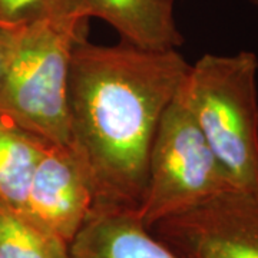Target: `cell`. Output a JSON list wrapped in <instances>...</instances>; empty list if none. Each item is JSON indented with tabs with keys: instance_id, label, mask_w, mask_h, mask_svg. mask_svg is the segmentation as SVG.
Segmentation results:
<instances>
[{
	"instance_id": "cell-1",
	"label": "cell",
	"mask_w": 258,
	"mask_h": 258,
	"mask_svg": "<svg viewBox=\"0 0 258 258\" xmlns=\"http://www.w3.org/2000/svg\"><path fill=\"white\" fill-rule=\"evenodd\" d=\"M189 69L174 50L75 45L68 74L69 142L92 191V212L139 214L158 123ZM91 212V214H92Z\"/></svg>"
},
{
	"instance_id": "cell-2",
	"label": "cell",
	"mask_w": 258,
	"mask_h": 258,
	"mask_svg": "<svg viewBox=\"0 0 258 258\" xmlns=\"http://www.w3.org/2000/svg\"><path fill=\"white\" fill-rule=\"evenodd\" d=\"M178 95L235 191H258V56H201Z\"/></svg>"
},
{
	"instance_id": "cell-3",
	"label": "cell",
	"mask_w": 258,
	"mask_h": 258,
	"mask_svg": "<svg viewBox=\"0 0 258 258\" xmlns=\"http://www.w3.org/2000/svg\"><path fill=\"white\" fill-rule=\"evenodd\" d=\"M88 19L23 25L0 88V113L50 144L68 145V74L75 45L86 39Z\"/></svg>"
},
{
	"instance_id": "cell-4",
	"label": "cell",
	"mask_w": 258,
	"mask_h": 258,
	"mask_svg": "<svg viewBox=\"0 0 258 258\" xmlns=\"http://www.w3.org/2000/svg\"><path fill=\"white\" fill-rule=\"evenodd\" d=\"M235 191L176 92L158 123L139 218L147 228L215 195Z\"/></svg>"
},
{
	"instance_id": "cell-5",
	"label": "cell",
	"mask_w": 258,
	"mask_h": 258,
	"mask_svg": "<svg viewBox=\"0 0 258 258\" xmlns=\"http://www.w3.org/2000/svg\"><path fill=\"white\" fill-rule=\"evenodd\" d=\"M149 230L182 258H258V191H227Z\"/></svg>"
},
{
	"instance_id": "cell-6",
	"label": "cell",
	"mask_w": 258,
	"mask_h": 258,
	"mask_svg": "<svg viewBox=\"0 0 258 258\" xmlns=\"http://www.w3.org/2000/svg\"><path fill=\"white\" fill-rule=\"evenodd\" d=\"M92 207L88 176L72 149L50 145L33 172L22 214L71 245Z\"/></svg>"
},
{
	"instance_id": "cell-7",
	"label": "cell",
	"mask_w": 258,
	"mask_h": 258,
	"mask_svg": "<svg viewBox=\"0 0 258 258\" xmlns=\"http://www.w3.org/2000/svg\"><path fill=\"white\" fill-rule=\"evenodd\" d=\"M72 258H182L137 212H92L69 245Z\"/></svg>"
},
{
	"instance_id": "cell-8",
	"label": "cell",
	"mask_w": 258,
	"mask_h": 258,
	"mask_svg": "<svg viewBox=\"0 0 258 258\" xmlns=\"http://www.w3.org/2000/svg\"><path fill=\"white\" fill-rule=\"evenodd\" d=\"M175 0H81L85 18L108 22L122 42L148 50H174L184 45L174 16Z\"/></svg>"
},
{
	"instance_id": "cell-9",
	"label": "cell",
	"mask_w": 258,
	"mask_h": 258,
	"mask_svg": "<svg viewBox=\"0 0 258 258\" xmlns=\"http://www.w3.org/2000/svg\"><path fill=\"white\" fill-rule=\"evenodd\" d=\"M50 145L0 113V203L23 212L33 172Z\"/></svg>"
},
{
	"instance_id": "cell-10",
	"label": "cell",
	"mask_w": 258,
	"mask_h": 258,
	"mask_svg": "<svg viewBox=\"0 0 258 258\" xmlns=\"http://www.w3.org/2000/svg\"><path fill=\"white\" fill-rule=\"evenodd\" d=\"M0 258H72L69 244L0 203Z\"/></svg>"
},
{
	"instance_id": "cell-11",
	"label": "cell",
	"mask_w": 258,
	"mask_h": 258,
	"mask_svg": "<svg viewBox=\"0 0 258 258\" xmlns=\"http://www.w3.org/2000/svg\"><path fill=\"white\" fill-rule=\"evenodd\" d=\"M64 18L88 19L83 16L81 0H0V20L8 23L28 25Z\"/></svg>"
},
{
	"instance_id": "cell-12",
	"label": "cell",
	"mask_w": 258,
	"mask_h": 258,
	"mask_svg": "<svg viewBox=\"0 0 258 258\" xmlns=\"http://www.w3.org/2000/svg\"><path fill=\"white\" fill-rule=\"evenodd\" d=\"M22 26L23 25H13L0 20V88L15 53Z\"/></svg>"
},
{
	"instance_id": "cell-13",
	"label": "cell",
	"mask_w": 258,
	"mask_h": 258,
	"mask_svg": "<svg viewBox=\"0 0 258 258\" xmlns=\"http://www.w3.org/2000/svg\"><path fill=\"white\" fill-rule=\"evenodd\" d=\"M249 2H251V5H252V6L258 8V0H249Z\"/></svg>"
}]
</instances>
